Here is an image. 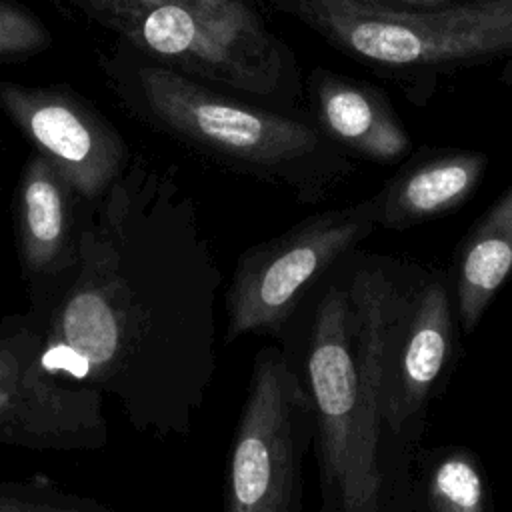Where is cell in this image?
Wrapping results in <instances>:
<instances>
[{
  "mask_svg": "<svg viewBox=\"0 0 512 512\" xmlns=\"http://www.w3.org/2000/svg\"><path fill=\"white\" fill-rule=\"evenodd\" d=\"M38 322L58 380L114 396L138 432L188 436L216 372L218 264L190 220L116 188Z\"/></svg>",
  "mask_w": 512,
  "mask_h": 512,
  "instance_id": "obj_1",
  "label": "cell"
},
{
  "mask_svg": "<svg viewBox=\"0 0 512 512\" xmlns=\"http://www.w3.org/2000/svg\"><path fill=\"white\" fill-rule=\"evenodd\" d=\"M340 272L354 312L360 384L374 394L388 432L414 450L458 358L450 272L356 250Z\"/></svg>",
  "mask_w": 512,
  "mask_h": 512,
  "instance_id": "obj_2",
  "label": "cell"
},
{
  "mask_svg": "<svg viewBox=\"0 0 512 512\" xmlns=\"http://www.w3.org/2000/svg\"><path fill=\"white\" fill-rule=\"evenodd\" d=\"M312 438V402L300 370L282 348L262 346L228 452L224 512H302Z\"/></svg>",
  "mask_w": 512,
  "mask_h": 512,
  "instance_id": "obj_3",
  "label": "cell"
},
{
  "mask_svg": "<svg viewBox=\"0 0 512 512\" xmlns=\"http://www.w3.org/2000/svg\"><path fill=\"white\" fill-rule=\"evenodd\" d=\"M376 228V198L324 210L248 246L224 294V342L256 334L280 338L304 298Z\"/></svg>",
  "mask_w": 512,
  "mask_h": 512,
  "instance_id": "obj_4",
  "label": "cell"
},
{
  "mask_svg": "<svg viewBox=\"0 0 512 512\" xmlns=\"http://www.w3.org/2000/svg\"><path fill=\"white\" fill-rule=\"evenodd\" d=\"M140 48L228 86L266 94L280 78V50L244 0H88Z\"/></svg>",
  "mask_w": 512,
  "mask_h": 512,
  "instance_id": "obj_5",
  "label": "cell"
},
{
  "mask_svg": "<svg viewBox=\"0 0 512 512\" xmlns=\"http://www.w3.org/2000/svg\"><path fill=\"white\" fill-rule=\"evenodd\" d=\"M300 12L344 52L382 66L452 64L512 52V0H470L424 12L300 0Z\"/></svg>",
  "mask_w": 512,
  "mask_h": 512,
  "instance_id": "obj_6",
  "label": "cell"
},
{
  "mask_svg": "<svg viewBox=\"0 0 512 512\" xmlns=\"http://www.w3.org/2000/svg\"><path fill=\"white\" fill-rule=\"evenodd\" d=\"M316 284V300L300 372L312 402V448L318 464L320 508L340 512L348 440L360 404V366L350 296L340 272Z\"/></svg>",
  "mask_w": 512,
  "mask_h": 512,
  "instance_id": "obj_7",
  "label": "cell"
},
{
  "mask_svg": "<svg viewBox=\"0 0 512 512\" xmlns=\"http://www.w3.org/2000/svg\"><path fill=\"white\" fill-rule=\"evenodd\" d=\"M36 324L0 326V442L32 450H94L108 438L102 394L58 380L40 358Z\"/></svg>",
  "mask_w": 512,
  "mask_h": 512,
  "instance_id": "obj_8",
  "label": "cell"
},
{
  "mask_svg": "<svg viewBox=\"0 0 512 512\" xmlns=\"http://www.w3.org/2000/svg\"><path fill=\"white\" fill-rule=\"evenodd\" d=\"M150 108L176 132L260 172L290 176L318 148L306 124L230 102L168 68H142Z\"/></svg>",
  "mask_w": 512,
  "mask_h": 512,
  "instance_id": "obj_9",
  "label": "cell"
},
{
  "mask_svg": "<svg viewBox=\"0 0 512 512\" xmlns=\"http://www.w3.org/2000/svg\"><path fill=\"white\" fill-rule=\"evenodd\" d=\"M0 102L74 192L96 198L112 184L122 160L118 140L68 98L0 84Z\"/></svg>",
  "mask_w": 512,
  "mask_h": 512,
  "instance_id": "obj_10",
  "label": "cell"
},
{
  "mask_svg": "<svg viewBox=\"0 0 512 512\" xmlns=\"http://www.w3.org/2000/svg\"><path fill=\"white\" fill-rule=\"evenodd\" d=\"M488 166L482 152L448 150L402 168L374 194L376 226L406 230L460 208Z\"/></svg>",
  "mask_w": 512,
  "mask_h": 512,
  "instance_id": "obj_11",
  "label": "cell"
},
{
  "mask_svg": "<svg viewBox=\"0 0 512 512\" xmlns=\"http://www.w3.org/2000/svg\"><path fill=\"white\" fill-rule=\"evenodd\" d=\"M448 272L460 332L472 334L512 278V184L458 242Z\"/></svg>",
  "mask_w": 512,
  "mask_h": 512,
  "instance_id": "obj_12",
  "label": "cell"
},
{
  "mask_svg": "<svg viewBox=\"0 0 512 512\" xmlns=\"http://www.w3.org/2000/svg\"><path fill=\"white\" fill-rule=\"evenodd\" d=\"M66 188H70L46 156L28 162L18 204L20 252L34 278L56 280L74 262Z\"/></svg>",
  "mask_w": 512,
  "mask_h": 512,
  "instance_id": "obj_13",
  "label": "cell"
},
{
  "mask_svg": "<svg viewBox=\"0 0 512 512\" xmlns=\"http://www.w3.org/2000/svg\"><path fill=\"white\" fill-rule=\"evenodd\" d=\"M316 94L326 130L350 150L376 162L400 160L410 150V136L370 90L328 74Z\"/></svg>",
  "mask_w": 512,
  "mask_h": 512,
  "instance_id": "obj_14",
  "label": "cell"
},
{
  "mask_svg": "<svg viewBox=\"0 0 512 512\" xmlns=\"http://www.w3.org/2000/svg\"><path fill=\"white\" fill-rule=\"evenodd\" d=\"M416 464L420 512H494L490 482L476 452L464 446L432 448Z\"/></svg>",
  "mask_w": 512,
  "mask_h": 512,
  "instance_id": "obj_15",
  "label": "cell"
},
{
  "mask_svg": "<svg viewBox=\"0 0 512 512\" xmlns=\"http://www.w3.org/2000/svg\"><path fill=\"white\" fill-rule=\"evenodd\" d=\"M0 512H108L106 508L62 494L48 486L0 482Z\"/></svg>",
  "mask_w": 512,
  "mask_h": 512,
  "instance_id": "obj_16",
  "label": "cell"
},
{
  "mask_svg": "<svg viewBox=\"0 0 512 512\" xmlns=\"http://www.w3.org/2000/svg\"><path fill=\"white\" fill-rule=\"evenodd\" d=\"M46 40V30L34 16L0 2V54L32 52L42 48Z\"/></svg>",
  "mask_w": 512,
  "mask_h": 512,
  "instance_id": "obj_17",
  "label": "cell"
},
{
  "mask_svg": "<svg viewBox=\"0 0 512 512\" xmlns=\"http://www.w3.org/2000/svg\"><path fill=\"white\" fill-rule=\"evenodd\" d=\"M400 2H408L414 6H424V8H438L442 4H446L448 0H400Z\"/></svg>",
  "mask_w": 512,
  "mask_h": 512,
  "instance_id": "obj_18",
  "label": "cell"
},
{
  "mask_svg": "<svg viewBox=\"0 0 512 512\" xmlns=\"http://www.w3.org/2000/svg\"><path fill=\"white\" fill-rule=\"evenodd\" d=\"M354 2H366V4H382V6H386L384 0H354Z\"/></svg>",
  "mask_w": 512,
  "mask_h": 512,
  "instance_id": "obj_19",
  "label": "cell"
}]
</instances>
